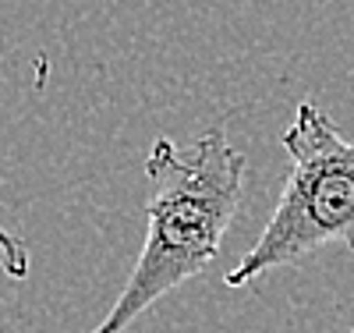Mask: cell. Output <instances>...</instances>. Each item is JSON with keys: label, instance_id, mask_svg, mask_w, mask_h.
<instances>
[{"label": "cell", "instance_id": "277c9868", "mask_svg": "<svg viewBox=\"0 0 354 333\" xmlns=\"http://www.w3.org/2000/svg\"><path fill=\"white\" fill-rule=\"evenodd\" d=\"M351 333H354V330H351Z\"/></svg>", "mask_w": 354, "mask_h": 333}, {"label": "cell", "instance_id": "7a4b0ae2", "mask_svg": "<svg viewBox=\"0 0 354 333\" xmlns=\"http://www.w3.org/2000/svg\"><path fill=\"white\" fill-rule=\"evenodd\" d=\"M280 142L290 156V174L270 224L238 266L227 269V287H252L266 273L298 266L330 245L354 252V142L308 100L298 103Z\"/></svg>", "mask_w": 354, "mask_h": 333}, {"label": "cell", "instance_id": "6da1fadb", "mask_svg": "<svg viewBox=\"0 0 354 333\" xmlns=\"http://www.w3.org/2000/svg\"><path fill=\"white\" fill-rule=\"evenodd\" d=\"M248 156L227 128L202 132L192 145L156 138L145 156L153 195L145 202V241L117 301L93 333H128L160 298L198 277L241 209Z\"/></svg>", "mask_w": 354, "mask_h": 333}, {"label": "cell", "instance_id": "3957f363", "mask_svg": "<svg viewBox=\"0 0 354 333\" xmlns=\"http://www.w3.org/2000/svg\"><path fill=\"white\" fill-rule=\"evenodd\" d=\"M0 266H4V273L11 280L28 277V249H25V241L15 231H8L4 224H0Z\"/></svg>", "mask_w": 354, "mask_h": 333}]
</instances>
